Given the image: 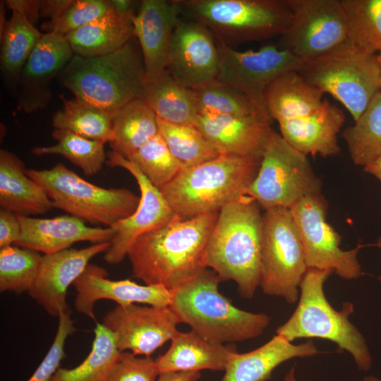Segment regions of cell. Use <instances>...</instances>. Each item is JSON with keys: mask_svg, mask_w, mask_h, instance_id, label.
Returning a JSON list of instances; mask_svg holds the SVG:
<instances>
[{"mask_svg": "<svg viewBox=\"0 0 381 381\" xmlns=\"http://www.w3.org/2000/svg\"><path fill=\"white\" fill-rule=\"evenodd\" d=\"M218 212L180 219L139 236L129 248L133 277L172 291L207 268L205 255Z\"/></svg>", "mask_w": 381, "mask_h": 381, "instance_id": "cell-1", "label": "cell"}, {"mask_svg": "<svg viewBox=\"0 0 381 381\" xmlns=\"http://www.w3.org/2000/svg\"><path fill=\"white\" fill-rule=\"evenodd\" d=\"M262 231L260 205L243 195L219 211L206 248L205 267L221 281L235 282L247 299L260 285Z\"/></svg>", "mask_w": 381, "mask_h": 381, "instance_id": "cell-2", "label": "cell"}, {"mask_svg": "<svg viewBox=\"0 0 381 381\" xmlns=\"http://www.w3.org/2000/svg\"><path fill=\"white\" fill-rule=\"evenodd\" d=\"M222 282L213 270H202L171 291L170 308L181 323L215 344H233L260 336L271 322L265 313L240 309L219 291Z\"/></svg>", "mask_w": 381, "mask_h": 381, "instance_id": "cell-3", "label": "cell"}, {"mask_svg": "<svg viewBox=\"0 0 381 381\" xmlns=\"http://www.w3.org/2000/svg\"><path fill=\"white\" fill-rule=\"evenodd\" d=\"M58 77L75 98L112 115L128 103L142 98L146 84L142 52L133 38L105 55L74 54Z\"/></svg>", "mask_w": 381, "mask_h": 381, "instance_id": "cell-4", "label": "cell"}, {"mask_svg": "<svg viewBox=\"0 0 381 381\" xmlns=\"http://www.w3.org/2000/svg\"><path fill=\"white\" fill-rule=\"evenodd\" d=\"M261 159L220 155L183 169L159 190L180 219L218 212L246 195L258 174Z\"/></svg>", "mask_w": 381, "mask_h": 381, "instance_id": "cell-5", "label": "cell"}, {"mask_svg": "<svg viewBox=\"0 0 381 381\" xmlns=\"http://www.w3.org/2000/svg\"><path fill=\"white\" fill-rule=\"evenodd\" d=\"M332 272L308 268L300 284L298 305L276 334L290 342L301 338L329 340L349 353L358 369L367 371L372 365V356L365 338L349 320L353 304L344 303L338 311L325 296L324 284Z\"/></svg>", "mask_w": 381, "mask_h": 381, "instance_id": "cell-6", "label": "cell"}, {"mask_svg": "<svg viewBox=\"0 0 381 381\" xmlns=\"http://www.w3.org/2000/svg\"><path fill=\"white\" fill-rule=\"evenodd\" d=\"M181 16L231 47L282 36L292 13L286 0H176Z\"/></svg>", "mask_w": 381, "mask_h": 381, "instance_id": "cell-7", "label": "cell"}, {"mask_svg": "<svg viewBox=\"0 0 381 381\" xmlns=\"http://www.w3.org/2000/svg\"><path fill=\"white\" fill-rule=\"evenodd\" d=\"M54 207L94 225L111 227L137 209L140 197L123 188H104L91 183L58 162L49 169H27Z\"/></svg>", "mask_w": 381, "mask_h": 381, "instance_id": "cell-8", "label": "cell"}, {"mask_svg": "<svg viewBox=\"0 0 381 381\" xmlns=\"http://www.w3.org/2000/svg\"><path fill=\"white\" fill-rule=\"evenodd\" d=\"M298 73L339 101L354 121L380 91L377 55L362 52L348 40L321 56L303 61Z\"/></svg>", "mask_w": 381, "mask_h": 381, "instance_id": "cell-9", "label": "cell"}, {"mask_svg": "<svg viewBox=\"0 0 381 381\" xmlns=\"http://www.w3.org/2000/svg\"><path fill=\"white\" fill-rule=\"evenodd\" d=\"M308 270L301 236L289 208L274 207L262 214L261 279L265 294L294 304Z\"/></svg>", "mask_w": 381, "mask_h": 381, "instance_id": "cell-10", "label": "cell"}, {"mask_svg": "<svg viewBox=\"0 0 381 381\" xmlns=\"http://www.w3.org/2000/svg\"><path fill=\"white\" fill-rule=\"evenodd\" d=\"M322 186L307 156L272 129L258 174L246 195L265 210L274 207L291 209L301 199L320 194Z\"/></svg>", "mask_w": 381, "mask_h": 381, "instance_id": "cell-11", "label": "cell"}, {"mask_svg": "<svg viewBox=\"0 0 381 381\" xmlns=\"http://www.w3.org/2000/svg\"><path fill=\"white\" fill-rule=\"evenodd\" d=\"M216 42L219 61L215 80L243 92L263 116L271 119L265 105L267 88L283 74L298 72L303 61L277 44L239 52Z\"/></svg>", "mask_w": 381, "mask_h": 381, "instance_id": "cell-12", "label": "cell"}, {"mask_svg": "<svg viewBox=\"0 0 381 381\" xmlns=\"http://www.w3.org/2000/svg\"><path fill=\"white\" fill-rule=\"evenodd\" d=\"M292 20L277 45L303 61L321 56L348 37L341 0H286Z\"/></svg>", "mask_w": 381, "mask_h": 381, "instance_id": "cell-13", "label": "cell"}, {"mask_svg": "<svg viewBox=\"0 0 381 381\" xmlns=\"http://www.w3.org/2000/svg\"><path fill=\"white\" fill-rule=\"evenodd\" d=\"M302 241L308 268L329 270L345 279L362 274L358 253L362 246L344 250L341 236L326 221L327 202L320 194L306 197L291 209Z\"/></svg>", "mask_w": 381, "mask_h": 381, "instance_id": "cell-14", "label": "cell"}, {"mask_svg": "<svg viewBox=\"0 0 381 381\" xmlns=\"http://www.w3.org/2000/svg\"><path fill=\"white\" fill-rule=\"evenodd\" d=\"M179 318L169 307L133 303L116 306L102 319V325L114 335L121 352L150 356L179 333Z\"/></svg>", "mask_w": 381, "mask_h": 381, "instance_id": "cell-15", "label": "cell"}, {"mask_svg": "<svg viewBox=\"0 0 381 381\" xmlns=\"http://www.w3.org/2000/svg\"><path fill=\"white\" fill-rule=\"evenodd\" d=\"M107 164L125 169L135 178L140 190V202L129 217L111 226L115 234L109 241L104 260L110 265L120 263L141 235L157 229L175 217L159 189L153 186L129 159L114 151L107 154Z\"/></svg>", "mask_w": 381, "mask_h": 381, "instance_id": "cell-16", "label": "cell"}, {"mask_svg": "<svg viewBox=\"0 0 381 381\" xmlns=\"http://www.w3.org/2000/svg\"><path fill=\"white\" fill-rule=\"evenodd\" d=\"M216 38L205 25L181 19L174 30L167 71L179 84L198 88L215 80L219 67Z\"/></svg>", "mask_w": 381, "mask_h": 381, "instance_id": "cell-17", "label": "cell"}, {"mask_svg": "<svg viewBox=\"0 0 381 381\" xmlns=\"http://www.w3.org/2000/svg\"><path fill=\"white\" fill-rule=\"evenodd\" d=\"M74 55L65 36L43 33L19 77L17 109L30 114L44 109L52 98L51 83Z\"/></svg>", "mask_w": 381, "mask_h": 381, "instance_id": "cell-18", "label": "cell"}, {"mask_svg": "<svg viewBox=\"0 0 381 381\" xmlns=\"http://www.w3.org/2000/svg\"><path fill=\"white\" fill-rule=\"evenodd\" d=\"M109 241L95 243L82 249L67 248L42 255L35 282L28 291L53 317L71 311L66 302L67 289L84 272L90 260L105 253Z\"/></svg>", "mask_w": 381, "mask_h": 381, "instance_id": "cell-19", "label": "cell"}, {"mask_svg": "<svg viewBox=\"0 0 381 381\" xmlns=\"http://www.w3.org/2000/svg\"><path fill=\"white\" fill-rule=\"evenodd\" d=\"M102 267L89 263L84 272L74 282L77 291L75 298L76 310L96 320L94 306L96 301L109 299L117 306L133 303L167 307L171 302V291L160 285H140L130 279L111 280Z\"/></svg>", "mask_w": 381, "mask_h": 381, "instance_id": "cell-20", "label": "cell"}, {"mask_svg": "<svg viewBox=\"0 0 381 381\" xmlns=\"http://www.w3.org/2000/svg\"><path fill=\"white\" fill-rule=\"evenodd\" d=\"M176 0H143L133 20V35L142 52L146 83L167 68L173 35L181 20Z\"/></svg>", "mask_w": 381, "mask_h": 381, "instance_id": "cell-21", "label": "cell"}, {"mask_svg": "<svg viewBox=\"0 0 381 381\" xmlns=\"http://www.w3.org/2000/svg\"><path fill=\"white\" fill-rule=\"evenodd\" d=\"M272 121L260 114H199L195 126L220 155L261 158L272 131Z\"/></svg>", "mask_w": 381, "mask_h": 381, "instance_id": "cell-22", "label": "cell"}, {"mask_svg": "<svg viewBox=\"0 0 381 381\" xmlns=\"http://www.w3.org/2000/svg\"><path fill=\"white\" fill-rule=\"evenodd\" d=\"M18 216L21 233L15 245L44 255L67 249L77 242L110 241L115 234L111 227L89 226L84 221L71 215L48 219Z\"/></svg>", "mask_w": 381, "mask_h": 381, "instance_id": "cell-23", "label": "cell"}, {"mask_svg": "<svg viewBox=\"0 0 381 381\" xmlns=\"http://www.w3.org/2000/svg\"><path fill=\"white\" fill-rule=\"evenodd\" d=\"M345 119L339 107L325 99L313 114L278 123L281 135L294 149L306 156L327 157L340 152L337 135Z\"/></svg>", "mask_w": 381, "mask_h": 381, "instance_id": "cell-24", "label": "cell"}, {"mask_svg": "<svg viewBox=\"0 0 381 381\" xmlns=\"http://www.w3.org/2000/svg\"><path fill=\"white\" fill-rule=\"evenodd\" d=\"M320 351L312 340L294 344L275 334L251 351H235L229 357L222 381H266L280 364L294 358L313 356Z\"/></svg>", "mask_w": 381, "mask_h": 381, "instance_id": "cell-25", "label": "cell"}, {"mask_svg": "<svg viewBox=\"0 0 381 381\" xmlns=\"http://www.w3.org/2000/svg\"><path fill=\"white\" fill-rule=\"evenodd\" d=\"M23 160L0 150V206L20 216L45 214L54 207L43 188L26 174Z\"/></svg>", "mask_w": 381, "mask_h": 381, "instance_id": "cell-26", "label": "cell"}, {"mask_svg": "<svg viewBox=\"0 0 381 381\" xmlns=\"http://www.w3.org/2000/svg\"><path fill=\"white\" fill-rule=\"evenodd\" d=\"M236 351L234 344L213 343L191 329L179 332L167 351L155 362L159 374L206 369L224 370L230 356Z\"/></svg>", "mask_w": 381, "mask_h": 381, "instance_id": "cell-27", "label": "cell"}, {"mask_svg": "<svg viewBox=\"0 0 381 381\" xmlns=\"http://www.w3.org/2000/svg\"><path fill=\"white\" fill-rule=\"evenodd\" d=\"M134 17L118 15L111 6L105 14L65 37L75 55L95 57L110 54L134 37Z\"/></svg>", "mask_w": 381, "mask_h": 381, "instance_id": "cell-28", "label": "cell"}, {"mask_svg": "<svg viewBox=\"0 0 381 381\" xmlns=\"http://www.w3.org/2000/svg\"><path fill=\"white\" fill-rule=\"evenodd\" d=\"M323 95L298 72L291 71L269 85L265 92V105L270 119L279 123L316 111L324 103Z\"/></svg>", "mask_w": 381, "mask_h": 381, "instance_id": "cell-29", "label": "cell"}, {"mask_svg": "<svg viewBox=\"0 0 381 381\" xmlns=\"http://www.w3.org/2000/svg\"><path fill=\"white\" fill-rule=\"evenodd\" d=\"M142 99L158 119L170 123L195 126L199 114L193 90L177 83L167 70L146 83Z\"/></svg>", "mask_w": 381, "mask_h": 381, "instance_id": "cell-30", "label": "cell"}, {"mask_svg": "<svg viewBox=\"0 0 381 381\" xmlns=\"http://www.w3.org/2000/svg\"><path fill=\"white\" fill-rule=\"evenodd\" d=\"M12 14L1 36L0 68L4 82L16 91L20 73L42 33L18 9Z\"/></svg>", "mask_w": 381, "mask_h": 381, "instance_id": "cell-31", "label": "cell"}, {"mask_svg": "<svg viewBox=\"0 0 381 381\" xmlns=\"http://www.w3.org/2000/svg\"><path fill=\"white\" fill-rule=\"evenodd\" d=\"M112 150L128 158L159 134L157 116L142 99L124 105L112 115Z\"/></svg>", "mask_w": 381, "mask_h": 381, "instance_id": "cell-32", "label": "cell"}, {"mask_svg": "<svg viewBox=\"0 0 381 381\" xmlns=\"http://www.w3.org/2000/svg\"><path fill=\"white\" fill-rule=\"evenodd\" d=\"M60 97L62 107L52 117L54 129L66 130L104 143L113 140L112 114L76 98Z\"/></svg>", "mask_w": 381, "mask_h": 381, "instance_id": "cell-33", "label": "cell"}, {"mask_svg": "<svg viewBox=\"0 0 381 381\" xmlns=\"http://www.w3.org/2000/svg\"><path fill=\"white\" fill-rule=\"evenodd\" d=\"M350 157L363 167L381 159V92H377L354 124L344 129Z\"/></svg>", "mask_w": 381, "mask_h": 381, "instance_id": "cell-34", "label": "cell"}, {"mask_svg": "<svg viewBox=\"0 0 381 381\" xmlns=\"http://www.w3.org/2000/svg\"><path fill=\"white\" fill-rule=\"evenodd\" d=\"M94 334L87 358L73 368H59L50 381H107L121 351L113 334L102 323L97 322Z\"/></svg>", "mask_w": 381, "mask_h": 381, "instance_id": "cell-35", "label": "cell"}, {"mask_svg": "<svg viewBox=\"0 0 381 381\" xmlns=\"http://www.w3.org/2000/svg\"><path fill=\"white\" fill-rule=\"evenodd\" d=\"M346 12L347 40L362 52L381 53V0H341Z\"/></svg>", "mask_w": 381, "mask_h": 381, "instance_id": "cell-36", "label": "cell"}, {"mask_svg": "<svg viewBox=\"0 0 381 381\" xmlns=\"http://www.w3.org/2000/svg\"><path fill=\"white\" fill-rule=\"evenodd\" d=\"M56 141L54 145L37 147L32 150L35 155H59L79 167L85 176L97 174L107 162L105 143L88 139L63 129L52 133Z\"/></svg>", "mask_w": 381, "mask_h": 381, "instance_id": "cell-37", "label": "cell"}, {"mask_svg": "<svg viewBox=\"0 0 381 381\" xmlns=\"http://www.w3.org/2000/svg\"><path fill=\"white\" fill-rule=\"evenodd\" d=\"M157 122L159 135L184 169L220 156L195 126L170 123L158 118Z\"/></svg>", "mask_w": 381, "mask_h": 381, "instance_id": "cell-38", "label": "cell"}, {"mask_svg": "<svg viewBox=\"0 0 381 381\" xmlns=\"http://www.w3.org/2000/svg\"><path fill=\"white\" fill-rule=\"evenodd\" d=\"M42 255L32 249L9 246L0 250V291H28L37 278Z\"/></svg>", "mask_w": 381, "mask_h": 381, "instance_id": "cell-39", "label": "cell"}, {"mask_svg": "<svg viewBox=\"0 0 381 381\" xmlns=\"http://www.w3.org/2000/svg\"><path fill=\"white\" fill-rule=\"evenodd\" d=\"M193 92L199 114L235 116L262 114L243 92L217 80L193 89Z\"/></svg>", "mask_w": 381, "mask_h": 381, "instance_id": "cell-40", "label": "cell"}, {"mask_svg": "<svg viewBox=\"0 0 381 381\" xmlns=\"http://www.w3.org/2000/svg\"><path fill=\"white\" fill-rule=\"evenodd\" d=\"M158 189L171 181L184 169L169 151L159 133L128 158Z\"/></svg>", "mask_w": 381, "mask_h": 381, "instance_id": "cell-41", "label": "cell"}, {"mask_svg": "<svg viewBox=\"0 0 381 381\" xmlns=\"http://www.w3.org/2000/svg\"><path fill=\"white\" fill-rule=\"evenodd\" d=\"M111 8L107 0H65L61 10L44 23L42 29L47 32L66 36L105 14Z\"/></svg>", "mask_w": 381, "mask_h": 381, "instance_id": "cell-42", "label": "cell"}, {"mask_svg": "<svg viewBox=\"0 0 381 381\" xmlns=\"http://www.w3.org/2000/svg\"><path fill=\"white\" fill-rule=\"evenodd\" d=\"M54 340L45 357L28 381H50L65 357L67 337L75 331L70 314L61 313Z\"/></svg>", "mask_w": 381, "mask_h": 381, "instance_id": "cell-43", "label": "cell"}, {"mask_svg": "<svg viewBox=\"0 0 381 381\" xmlns=\"http://www.w3.org/2000/svg\"><path fill=\"white\" fill-rule=\"evenodd\" d=\"M159 375L151 356L140 358L126 351L121 352L107 381H156Z\"/></svg>", "mask_w": 381, "mask_h": 381, "instance_id": "cell-44", "label": "cell"}, {"mask_svg": "<svg viewBox=\"0 0 381 381\" xmlns=\"http://www.w3.org/2000/svg\"><path fill=\"white\" fill-rule=\"evenodd\" d=\"M21 226L18 216L12 212L0 210V248L12 246L19 239Z\"/></svg>", "mask_w": 381, "mask_h": 381, "instance_id": "cell-45", "label": "cell"}, {"mask_svg": "<svg viewBox=\"0 0 381 381\" xmlns=\"http://www.w3.org/2000/svg\"><path fill=\"white\" fill-rule=\"evenodd\" d=\"M8 8L23 12L35 25L40 16L41 1L8 0L5 1Z\"/></svg>", "mask_w": 381, "mask_h": 381, "instance_id": "cell-46", "label": "cell"}, {"mask_svg": "<svg viewBox=\"0 0 381 381\" xmlns=\"http://www.w3.org/2000/svg\"><path fill=\"white\" fill-rule=\"evenodd\" d=\"M200 371L168 372L159 375L156 381H198Z\"/></svg>", "mask_w": 381, "mask_h": 381, "instance_id": "cell-47", "label": "cell"}, {"mask_svg": "<svg viewBox=\"0 0 381 381\" xmlns=\"http://www.w3.org/2000/svg\"><path fill=\"white\" fill-rule=\"evenodd\" d=\"M135 1L130 0H111V6L114 11L120 16H127L134 17L135 3Z\"/></svg>", "mask_w": 381, "mask_h": 381, "instance_id": "cell-48", "label": "cell"}, {"mask_svg": "<svg viewBox=\"0 0 381 381\" xmlns=\"http://www.w3.org/2000/svg\"><path fill=\"white\" fill-rule=\"evenodd\" d=\"M363 169L381 181V159L364 167Z\"/></svg>", "mask_w": 381, "mask_h": 381, "instance_id": "cell-49", "label": "cell"}, {"mask_svg": "<svg viewBox=\"0 0 381 381\" xmlns=\"http://www.w3.org/2000/svg\"><path fill=\"white\" fill-rule=\"evenodd\" d=\"M6 3L5 1H1L0 4V37L3 35L4 30L6 27V25L8 23V20H6L5 18L6 14V8H5Z\"/></svg>", "mask_w": 381, "mask_h": 381, "instance_id": "cell-50", "label": "cell"}, {"mask_svg": "<svg viewBox=\"0 0 381 381\" xmlns=\"http://www.w3.org/2000/svg\"><path fill=\"white\" fill-rule=\"evenodd\" d=\"M284 381H297L295 373V367H292L286 373Z\"/></svg>", "mask_w": 381, "mask_h": 381, "instance_id": "cell-51", "label": "cell"}, {"mask_svg": "<svg viewBox=\"0 0 381 381\" xmlns=\"http://www.w3.org/2000/svg\"><path fill=\"white\" fill-rule=\"evenodd\" d=\"M377 58L380 65V92H381V53L377 54Z\"/></svg>", "mask_w": 381, "mask_h": 381, "instance_id": "cell-52", "label": "cell"}, {"mask_svg": "<svg viewBox=\"0 0 381 381\" xmlns=\"http://www.w3.org/2000/svg\"><path fill=\"white\" fill-rule=\"evenodd\" d=\"M363 381H381V380L375 376H365L363 378Z\"/></svg>", "mask_w": 381, "mask_h": 381, "instance_id": "cell-53", "label": "cell"}, {"mask_svg": "<svg viewBox=\"0 0 381 381\" xmlns=\"http://www.w3.org/2000/svg\"><path fill=\"white\" fill-rule=\"evenodd\" d=\"M375 246L381 248V236L377 238V241ZM377 279L381 282V274L378 277Z\"/></svg>", "mask_w": 381, "mask_h": 381, "instance_id": "cell-54", "label": "cell"}]
</instances>
